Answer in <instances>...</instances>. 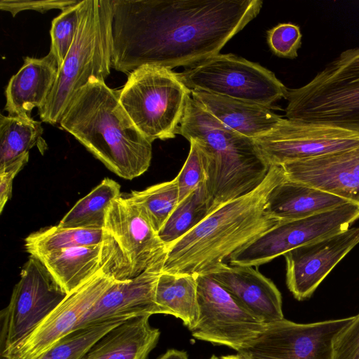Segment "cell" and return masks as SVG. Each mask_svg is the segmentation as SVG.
<instances>
[{"label": "cell", "mask_w": 359, "mask_h": 359, "mask_svg": "<svg viewBox=\"0 0 359 359\" xmlns=\"http://www.w3.org/2000/svg\"><path fill=\"white\" fill-rule=\"evenodd\" d=\"M261 0H111V68L189 67L219 53Z\"/></svg>", "instance_id": "cell-1"}, {"label": "cell", "mask_w": 359, "mask_h": 359, "mask_svg": "<svg viewBox=\"0 0 359 359\" xmlns=\"http://www.w3.org/2000/svg\"><path fill=\"white\" fill-rule=\"evenodd\" d=\"M285 179L280 165H271L254 190L212 211L167 248L162 271L205 274L236 251L277 224L266 210L272 190Z\"/></svg>", "instance_id": "cell-2"}, {"label": "cell", "mask_w": 359, "mask_h": 359, "mask_svg": "<svg viewBox=\"0 0 359 359\" xmlns=\"http://www.w3.org/2000/svg\"><path fill=\"white\" fill-rule=\"evenodd\" d=\"M110 171L126 180L144 173L152 146L136 128L119 101V90L92 77L74 95L60 122Z\"/></svg>", "instance_id": "cell-3"}, {"label": "cell", "mask_w": 359, "mask_h": 359, "mask_svg": "<svg viewBox=\"0 0 359 359\" xmlns=\"http://www.w3.org/2000/svg\"><path fill=\"white\" fill-rule=\"evenodd\" d=\"M177 134L194 142L203 154L212 211L254 190L269 172L271 166L253 139L219 121L191 96Z\"/></svg>", "instance_id": "cell-4"}, {"label": "cell", "mask_w": 359, "mask_h": 359, "mask_svg": "<svg viewBox=\"0 0 359 359\" xmlns=\"http://www.w3.org/2000/svg\"><path fill=\"white\" fill-rule=\"evenodd\" d=\"M111 0H83L77 32L45 105L43 122H59L75 94L92 77L104 80L111 68Z\"/></svg>", "instance_id": "cell-5"}, {"label": "cell", "mask_w": 359, "mask_h": 359, "mask_svg": "<svg viewBox=\"0 0 359 359\" xmlns=\"http://www.w3.org/2000/svg\"><path fill=\"white\" fill-rule=\"evenodd\" d=\"M287 118L359 135V46L346 49L305 85L287 89Z\"/></svg>", "instance_id": "cell-6"}, {"label": "cell", "mask_w": 359, "mask_h": 359, "mask_svg": "<svg viewBox=\"0 0 359 359\" xmlns=\"http://www.w3.org/2000/svg\"><path fill=\"white\" fill-rule=\"evenodd\" d=\"M191 95L178 74L155 65H143L130 72L119 90L121 104L151 142L175 137Z\"/></svg>", "instance_id": "cell-7"}, {"label": "cell", "mask_w": 359, "mask_h": 359, "mask_svg": "<svg viewBox=\"0 0 359 359\" xmlns=\"http://www.w3.org/2000/svg\"><path fill=\"white\" fill-rule=\"evenodd\" d=\"M102 229L101 270L116 280L135 278L165 260L167 247L128 196L111 203Z\"/></svg>", "instance_id": "cell-8"}, {"label": "cell", "mask_w": 359, "mask_h": 359, "mask_svg": "<svg viewBox=\"0 0 359 359\" xmlns=\"http://www.w3.org/2000/svg\"><path fill=\"white\" fill-rule=\"evenodd\" d=\"M191 90L203 91L271 109L287 88L273 72L233 54L218 53L178 74Z\"/></svg>", "instance_id": "cell-9"}, {"label": "cell", "mask_w": 359, "mask_h": 359, "mask_svg": "<svg viewBox=\"0 0 359 359\" xmlns=\"http://www.w3.org/2000/svg\"><path fill=\"white\" fill-rule=\"evenodd\" d=\"M359 219V205L353 203L304 218L279 222L229 257L230 264L258 266L286 252L344 231Z\"/></svg>", "instance_id": "cell-10"}, {"label": "cell", "mask_w": 359, "mask_h": 359, "mask_svg": "<svg viewBox=\"0 0 359 359\" xmlns=\"http://www.w3.org/2000/svg\"><path fill=\"white\" fill-rule=\"evenodd\" d=\"M43 264L30 255L0 314V354L27 337L65 298Z\"/></svg>", "instance_id": "cell-11"}, {"label": "cell", "mask_w": 359, "mask_h": 359, "mask_svg": "<svg viewBox=\"0 0 359 359\" xmlns=\"http://www.w3.org/2000/svg\"><path fill=\"white\" fill-rule=\"evenodd\" d=\"M196 276L198 318L192 336L238 352L248 346L267 324L244 308L206 274Z\"/></svg>", "instance_id": "cell-12"}, {"label": "cell", "mask_w": 359, "mask_h": 359, "mask_svg": "<svg viewBox=\"0 0 359 359\" xmlns=\"http://www.w3.org/2000/svg\"><path fill=\"white\" fill-rule=\"evenodd\" d=\"M354 316L309 324L286 319L266 330L238 351L243 359H332L336 337Z\"/></svg>", "instance_id": "cell-13"}, {"label": "cell", "mask_w": 359, "mask_h": 359, "mask_svg": "<svg viewBox=\"0 0 359 359\" xmlns=\"http://www.w3.org/2000/svg\"><path fill=\"white\" fill-rule=\"evenodd\" d=\"M254 141L271 166L359 146V135L327 125L283 118L272 130Z\"/></svg>", "instance_id": "cell-14"}, {"label": "cell", "mask_w": 359, "mask_h": 359, "mask_svg": "<svg viewBox=\"0 0 359 359\" xmlns=\"http://www.w3.org/2000/svg\"><path fill=\"white\" fill-rule=\"evenodd\" d=\"M116 280L100 270L72 292L23 340L1 353V359H34L78 328L82 318Z\"/></svg>", "instance_id": "cell-15"}, {"label": "cell", "mask_w": 359, "mask_h": 359, "mask_svg": "<svg viewBox=\"0 0 359 359\" xmlns=\"http://www.w3.org/2000/svg\"><path fill=\"white\" fill-rule=\"evenodd\" d=\"M358 244L359 226L296 248L283 256L286 283L298 300L310 297L336 265Z\"/></svg>", "instance_id": "cell-16"}, {"label": "cell", "mask_w": 359, "mask_h": 359, "mask_svg": "<svg viewBox=\"0 0 359 359\" xmlns=\"http://www.w3.org/2000/svg\"><path fill=\"white\" fill-rule=\"evenodd\" d=\"M285 179L359 205V146L281 165Z\"/></svg>", "instance_id": "cell-17"}, {"label": "cell", "mask_w": 359, "mask_h": 359, "mask_svg": "<svg viewBox=\"0 0 359 359\" xmlns=\"http://www.w3.org/2000/svg\"><path fill=\"white\" fill-rule=\"evenodd\" d=\"M163 264L161 261L132 279L116 280L83 316L78 328L118 317L165 315L156 302Z\"/></svg>", "instance_id": "cell-18"}, {"label": "cell", "mask_w": 359, "mask_h": 359, "mask_svg": "<svg viewBox=\"0 0 359 359\" xmlns=\"http://www.w3.org/2000/svg\"><path fill=\"white\" fill-rule=\"evenodd\" d=\"M205 274L265 323L284 319L279 290L271 280L252 266L229 265L224 262Z\"/></svg>", "instance_id": "cell-19"}, {"label": "cell", "mask_w": 359, "mask_h": 359, "mask_svg": "<svg viewBox=\"0 0 359 359\" xmlns=\"http://www.w3.org/2000/svg\"><path fill=\"white\" fill-rule=\"evenodd\" d=\"M59 67L54 54L41 58L26 57L19 71L9 80L5 90L4 109L8 115L31 118L35 107L46 104L55 84Z\"/></svg>", "instance_id": "cell-20"}, {"label": "cell", "mask_w": 359, "mask_h": 359, "mask_svg": "<svg viewBox=\"0 0 359 359\" xmlns=\"http://www.w3.org/2000/svg\"><path fill=\"white\" fill-rule=\"evenodd\" d=\"M149 315L129 318L100 337L81 359H147L161 332Z\"/></svg>", "instance_id": "cell-21"}, {"label": "cell", "mask_w": 359, "mask_h": 359, "mask_svg": "<svg viewBox=\"0 0 359 359\" xmlns=\"http://www.w3.org/2000/svg\"><path fill=\"white\" fill-rule=\"evenodd\" d=\"M192 98L233 130L255 139L272 130L283 119L271 109L255 103L191 90Z\"/></svg>", "instance_id": "cell-22"}, {"label": "cell", "mask_w": 359, "mask_h": 359, "mask_svg": "<svg viewBox=\"0 0 359 359\" xmlns=\"http://www.w3.org/2000/svg\"><path fill=\"white\" fill-rule=\"evenodd\" d=\"M351 203L339 196L285 179L271 192L266 210L278 220L304 218Z\"/></svg>", "instance_id": "cell-23"}, {"label": "cell", "mask_w": 359, "mask_h": 359, "mask_svg": "<svg viewBox=\"0 0 359 359\" xmlns=\"http://www.w3.org/2000/svg\"><path fill=\"white\" fill-rule=\"evenodd\" d=\"M100 245L68 248L38 259L67 294L90 280L101 270Z\"/></svg>", "instance_id": "cell-24"}, {"label": "cell", "mask_w": 359, "mask_h": 359, "mask_svg": "<svg viewBox=\"0 0 359 359\" xmlns=\"http://www.w3.org/2000/svg\"><path fill=\"white\" fill-rule=\"evenodd\" d=\"M156 302L165 315L181 319L190 331L198 318L196 276L162 271L156 287Z\"/></svg>", "instance_id": "cell-25"}, {"label": "cell", "mask_w": 359, "mask_h": 359, "mask_svg": "<svg viewBox=\"0 0 359 359\" xmlns=\"http://www.w3.org/2000/svg\"><path fill=\"white\" fill-rule=\"evenodd\" d=\"M41 123L32 118L0 116V170L29 161V150L44 148Z\"/></svg>", "instance_id": "cell-26"}, {"label": "cell", "mask_w": 359, "mask_h": 359, "mask_svg": "<svg viewBox=\"0 0 359 359\" xmlns=\"http://www.w3.org/2000/svg\"><path fill=\"white\" fill-rule=\"evenodd\" d=\"M120 184L106 177L86 196L79 200L58 225L66 228L102 229L107 210L120 195Z\"/></svg>", "instance_id": "cell-27"}, {"label": "cell", "mask_w": 359, "mask_h": 359, "mask_svg": "<svg viewBox=\"0 0 359 359\" xmlns=\"http://www.w3.org/2000/svg\"><path fill=\"white\" fill-rule=\"evenodd\" d=\"M102 229L66 228L53 226L32 233L25 239V248L37 258L53 252L100 245Z\"/></svg>", "instance_id": "cell-28"}, {"label": "cell", "mask_w": 359, "mask_h": 359, "mask_svg": "<svg viewBox=\"0 0 359 359\" xmlns=\"http://www.w3.org/2000/svg\"><path fill=\"white\" fill-rule=\"evenodd\" d=\"M212 212L205 183L180 201L158 234L167 248Z\"/></svg>", "instance_id": "cell-29"}, {"label": "cell", "mask_w": 359, "mask_h": 359, "mask_svg": "<svg viewBox=\"0 0 359 359\" xmlns=\"http://www.w3.org/2000/svg\"><path fill=\"white\" fill-rule=\"evenodd\" d=\"M158 233L179 203L176 178L158 183L128 195Z\"/></svg>", "instance_id": "cell-30"}, {"label": "cell", "mask_w": 359, "mask_h": 359, "mask_svg": "<svg viewBox=\"0 0 359 359\" xmlns=\"http://www.w3.org/2000/svg\"><path fill=\"white\" fill-rule=\"evenodd\" d=\"M128 318L118 317L79 327L34 359H81L100 337Z\"/></svg>", "instance_id": "cell-31"}, {"label": "cell", "mask_w": 359, "mask_h": 359, "mask_svg": "<svg viewBox=\"0 0 359 359\" xmlns=\"http://www.w3.org/2000/svg\"><path fill=\"white\" fill-rule=\"evenodd\" d=\"M82 1L63 11L51 23L50 50L54 54L60 68L75 38Z\"/></svg>", "instance_id": "cell-32"}, {"label": "cell", "mask_w": 359, "mask_h": 359, "mask_svg": "<svg viewBox=\"0 0 359 359\" xmlns=\"http://www.w3.org/2000/svg\"><path fill=\"white\" fill-rule=\"evenodd\" d=\"M179 189V202L206 182L205 160L197 145L190 142L188 156L175 177Z\"/></svg>", "instance_id": "cell-33"}, {"label": "cell", "mask_w": 359, "mask_h": 359, "mask_svg": "<svg viewBox=\"0 0 359 359\" xmlns=\"http://www.w3.org/2000/svg\"><path fill=\"white\" fill-rule=\"evenodd\" d=\"M299 27L292 23H280L267 32V41L274 55L294 59L302 45Z\"/></svg>", "instance_id": "cell-34"}, {"label": "cell", "mask_w": 359, "mask_h": 359, "mask_svg": "<svg viewBox=\"0 0 359 359\" xmlns=\"http://www.w3.org/2000/svg\"><path fill=\"white\" fill-rule=\"evenodd\" d=\"M332 359H359V314L336 337Z\"/></svg>", "instance_id": "cell-35"}, {"label": "cell", "mask_w": 359, "mask_h": 359, "mask_svg": "<svg viewBox=\"0 0 359 359\" xmlns=\"http://www.w3.org/2000/svg\"><path fill=\"white\" fill-rule=\"evenodd\" d=\"M77 0H1L0 8L9 12L14 17L18 13L32 10L45 13L51 9H60L62 11L76 4Z\"/></svg>", "instance_id": "cell-36"}, {"label": "cell", "mask_w": 359, "mask_h": 359, "mask_svg": "<svg viewBox=\"0 0 359 359\" xmlns=\"http://www.w3.org/2000/svg\"><path fill=\"white\" fill-rule=\"evenodd\" d=\"M26 161H20L10 166L0 170V212L4 210L5 205L12 195L13 182L17 174L27 163Z\"/></svg>", "instance_id": "cell-37"}, {"label": "cell", "mask_w": 359, "mask_h": 359, "mask_svg": "<svg viewBox=\"0 0 359 359\" xmlns=\"http://www.w3.org/2000/svg\"><path fill=\"white\" fill-rule=\"evenodd\" d=\"M158 359H189L187 352L176 349H169Z\"/></svg>", "instance_id": "cell-38"}, {"label": "cell", "mask_w": 359, "mask_h": 359, "mask_svg": "<svg viewBox=\"0 0 359 359\" xmlns=\"http://www.w3.org/2000/svg\"><path fill=\"white\" fill-rule=\"evenodd\" d=\"M221 359H243L239 354L222 356Z\"/></svg>", "instance_id": "cell-39"}, {"label": "cell", "mask_w": 359, "mask_h": 359, "mask_svg": "<svg viewBox=\"0 0 359 359\" xmlns=\"http://www.w3.org/2000/svg\"><path fill=\"white\" fill-rule=\"evenodd\" d=\"M210 359H221V358H219L218 357H217L215 355H212Z\"/></svg>", "instance_id": "cell-40"}]
</instances>
